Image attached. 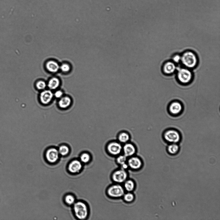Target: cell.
<instances>
[{
  "label": "cell",
  "mask_w": 220,
  "mask_h": 220,
  "mask_svg": "<svg viewBox=\"0 0 220 220\" xmlns=\"http://www.w3.org/2000/svg\"><path fill=\"white\" fill-rule=\"evenodd\" d=\"M46 66L50 72L54 73L57 72L60 68L58 63L53 61H48L46 65Z\"/></svg>",
  "instance_id": "cell-17"
},
{
  "label": "cell",
  "mask_w": 220,
  "mask_h": 220,
  "mask_svg": "<svg viewBox=\"0 0 220 220\" xmlns=\"http://www.w3.org/2000/svg\"><path fill=\"white\" fill-rule=\"evenodd\" d=\"M122 145L116 140H112L107 143L106 150L112 155H119L122 151Z\"/></svg>",
  "instance_id": "cell-6"
},
{
  "label": "cell",
  "mask_w": 220,
  "mask_h": 220,
  "mask_svg": "<svg viewBox=\"0 0 220 220\" xmlns=\"http://www.w3.org/2000/svg\"><path fill=\"white\" fill-rule=\"evenodd\" d=\"M128 165L130 168L134 170H137L142 165V161L138 157H131L128 161Z\"/></svg>",
  "instance_id": "cell-14"
},
{
  "label": "cell",
  "mask_w": 220,
  "mask_h": 220,
  "mask_svg": "<svg viewBox=\"0 0 220 220\" xmlns=\"http://www.w3.org/2000/svg\"><path fill=\"white\" fill-rule=\"evenodd\" d=\"M71 101L69 97L65 96L61 98L58 102L59 105L61 108H66L69 106Z\"/></svg>",
  "instance_id": "cell-18"
},
{
  "label": "cell",
  "mask_w": 220,
  "mask_h": 220,
  "mask_svg": "<svg viewBox=\"0 0 220 220\" xmlns=\"http://www.w3.org/2000/svg\"><path fill=\"white\" fill-rule=\"evenodd\" d=\"M59 153L58 150L52 148L48 150L46 153V157L48 161L53 163L57 162L58 159Z\"/></svg>",
  "instance_id": "cell-12"
},
{
  "label": "cell",
  "mask_w": 220,
  "mask_h": 220,
  "mask_svg": "<svg viewBox=\"0 0 220 220\" xmlns=\"http://www.w3.org/2000/svg\"><path fill=\"white\" fill-rule=\"evenodd\" d=\"M91 159V156L88 153H84L80 156L81 162L84 163H88Z\"/></svg>",
  "instance_id": "cell-22"
},
{
  "label": "cell",
  "mask_w": 220,
  "mask_h": 220,
  "mask_svg": "<svg viewBox=\"0 0 220 220\" xmlns=\"http://www.w3.org/2000/svg\"><path fill=\"white\" fill-rule=\"evenodd\" d=\"M65 201L66 203L71 205L74 204L75 202V197L72 195H68L65 198Z\"/></svg>",
  "instance_id": "cell-24"
},
{
  "label": "cell",
  "mask_w": 220,
  "mask_h": 220,
  "mask_svg": "<svg viewBox=\"0 0 220 220\" xmlns=\"http://www.w3.org/2000/svg\"><path fill=\"white\" fill-rule=\"evenodd\" d=\"M181 61L185 68L191 69L196 67L198 63L197 55L191 51H187L181 55Z\"/></svg>",
  "instance_id": "cell-1"
},
{
  "label": "cell",
  "mask_w": 220,
  "mask_h": 220,
  "mask_svg": "<svg viewBox=\"0 0 220 220\" xmlns=\"http://www.w3.org/2000/svg\"><path fill=\"white\" fill-rule=\"evenodd\" d=\"M54 95L56 98H62L63 95V93L62 91L58 90L55 92Z\"/></svg>",
  "instance_id": "cell-29"
},
{
  "label": "cell",
  "mask_w": 220,
  "mask_h": 220,
  "mask_svg": "<svg viewBox=\"0 0 220 220\" xmlns=\"http://www.w3.org/2000/svg\"><path fill=\"white\" fill-rule=\"evenodd\" d=\"M184 110V106L182 102L178 100L172 101L168 106V113L172 116L176 117L181 115Z\"/></svg>",
  "instance_id": "cell-5"
},
{
  "label": "cell",
  "mask_w": 220,
  "mask_h": 220,
  "mask_svg": "<svg viewBox=\"0 0 220 220\" xmlns=\"http://www.w3.org/2000/svg\"><path fill=\"white\" fill-rule=\"evenodd\" d=\"M127 160V157L124 155H119L116 159L117 163L121 165L126 163Z\"/></svg>",
  "instance_id": "cell-25"
},
{
  "label": "cell",
  "mask_w": 220,
  "mask_h": 220,
  "mask_svg": "<svg viewBox=\"0 0 220 220\" xmlns=\"http://www.w3.org/2000/svg\"><path fill=\"white\" fill-rule=\"evenodd\" d=\"M180 148L178 144L172 143L169 144L167 147V150L169 154L174 155H176L179 152Z\"/></svg>",
  "instance_id": "cell-16"
},
{
  "label": "cell",
  "mask_w": 220,
  "mask_h": 220,
  "mask_svg": "<svg viewBox=\"0 0 220 220\" xmlns=\"http://www.w3.org/2000/svg\"><path fill=\"white\" fill-rule=\"evenodd\" d=\"M60 84L59 80L57 78H53L49 81L48 86L50 89L55 90L58 88Z\"/></svg>",
  "instance_id": "cell-19"
},
{
  "label": "cell",
  "mask_w": 220,
  "mask_h": 220,
  "mask_svg": "<svg viewBox=\"0 0 220 220\" xmlns=\"http://www.w3.org/2000/svg\"><path fill=\"white\" fill-rule=\"evenodd\" d=\"M124 182V189L128 192H131L134 190L135 185L134 181L126 180Z\"/></svg>",
  "instance_id": "cell-20"
},
{
  "label": "cell",
  "mask_w": 220,
  "mask_h": 220,
  "mask_svg": "<svg viewBox=\"0 0 220 220\" xmlns=\"http://www.w3.org/2000/svg\"><path fill=\"white\" fill-rule=\"evenodd\" d=\"M127 172L122 169L114 172L112 176L114 181L119 184L124 182L127 180Z\"/></svg>",
  "instance_id": "cell-8"
},
{
  "label": "cell",
  "mask_w": 220,
  "mask_h": 220,
  "mask_svg": "<svg viewBox=\"0 0 220 220\" xmlns=\"http://www.w3.org/2000/svg\"><path fill=\"white\" fill-rule=\"evenodd\" d=\"M131 136L130 133L126 131L119 132L117 135L116 140L122 145L130 141Z\"/></svg>",
  "instance_id": "cell-11"
},
{
  "label": "cell",
  "mask_w": 220,
  "mask_h": 220,
  "mask_svg": "<svg viewBox=\"0 0 220 220\" xmlns=\"http://www.w3.org/2000/svg\"><path fill=\"white\" fill-rule=\"evenodd\" d=\"M60 68L64 72H68L70 69V66L68 64H64L61 65Z\"/></svg>",
  "instance_id": "cell-27"
},
{
  "label": "cell",
  "mask_w": 220,
  "mask_h": 220,
  "mask_svg": "<svg viewBox=\"0 0 220 220\" xmlns=\"http://www.w3.org/2000/svg\"><path fill=\"white\" fill-rule=\"evenodd\" d=\"M74 210L76 216L79 219H84L88 216V208L84 202H79L75 203Z\"/></svg>",
  "instance_id": "cell-4"
},
{
  "label": "cell",
  "mask_w": 220,
  "mask_h": 220,
  "mask_svg": "<svg viewBox=\"0 0 220 220\" xmlns=\"http://www.w3.org/2000/svg\"><path fill=\"white\" fill-rule=\"evenodd\" d=\"M123 196L124 200L128 202H132L135 198L134 194L130 192L125 194Z\"/></svg>",
  "instance_id": "cell-23"
},
{
  "label": "cell",
  "mask_w": 220,
  "mask_h": 220,
  "mask_svg": "<svg viewBox=\"0 0 220 220\" xmlns=\"http://www.w3.org/2000/svg\"><path fill=\"white\" fill-rule=\"evenodd\" d=\"M162 138L168 144H178L182 140V135L178 130L170 128L165 130L163 133Z\"/></svg>",
  "instance_id": "cell-2"
},
{
  "label": "cell",
  "mask_w": 220,
  "mask_h": 220,
  "mask_svg": "<svg viewBox=\"0 0 220 220\" xmlns=\"http://www.w3.org/2000/svg\"><path fill=\"white\" fill-rule=\"evenodd\" d=\"M46 86V84L45 82L42 81H38L36 84L37 88L40 90L44 89Z\"/></svg>",
  "instance_id": "cell-26"
},
{
  "label": "cell",
  "mask_w": 220,
  "mask_h": 220,
  "mask_svg": "<svg viewBox=\"0 0 220 220\" xmlns=\"http://www.w3.org/2000/svg\"><path fill=\"white\" fill-rule=\"evenodd\" d=\"M177 69L176 64L173 61H168L163 65L162 69L164 74L169 75L175 72Z\"/></svg>",
  "instance_id": "cell-10"
},
{
  "label": "cell",
  "mask_w": 220,
  "mask_h": 220,
  "mask_svg": "<svg viewBox=\"0 0 220 220\" xmlns=\"http://www.w3.org/2000/svg\"><path fill=\"white\" fill-rule=\"evenodd\" d=\"M82 167L81 162L78 160H74L69 165L68 169L70 172L76 173L79 172Z\"/></svg>",
  "instance_id": "cell-15"
},
{
  "label": "cell",
  "mask_w": 220,
  "mask_h": 220,
  "mask_svg": "<svg viewBox=\"0 0 220 220\" xmlns=\"http://www.w3.org/2000/svg\"><path fill=\"white\" fill-rule=\"evenodd\" d=\"M136 150L135 145L131 141L123 145L122 151L123 152L124 155L127 157L134 155Z\"/></svg>",
  "instance_id": "cell-9"
},
{
  "label": "cell",
  "mask_w": 220,
  "mask_h": 220,
  "mask_svg": "<svg viewBox=\"0 0 220 220\" xmlns=\"http://www.w3.org/2000/svg\"><path fill=\"white\" fill-rule=\"evenodd\" d=\"M109 196L114 198H119L123 196L125 189L122 186L117 184L109 188L107 191Z\"/></svg>",
  "instance_id": "cell-7"
},
{
  "label": "cell",
  "mask_w": 220,
  "mask_h": 220,
  "mask_svg": "<svg viewBox=\"0 0 220 220\" xmlns=\"http://www.w3.org/2000/svg\"><path fill=\"white\" fill-rule=\"evenodd\" d=\"M53 96L54 94L52 91L49 90H45L40 94V101L42 104H48L52 101Z\"/></svg>",
  "instance_id": "cell-13"
},
{
  "label": "cell",
  "mask_w": 220,
  "mask_h": 220,
  "mask_svg": "<svg viewBox=\"0 0 220 220\" xmlns=\"http://www.w3.org/2000/svg\"><path fill=\"white\" fill-rule=\"evenodd\" d=\"M181 55L178 54L175 55L172 57V61L175 64L179 63L181 61Z\"/></svg>",
  "instance_id": "cell-28"
},
{
  "label": "cell",
  "mask_w": 220,
  "mask_h": 220,
  "mask_svg": "<svg viewBox=\"0 0 220 220\" xmlns=\"http://www.w3.org/2000/svg\"><path fill=\"white\" fill-rule=\"evenodd\" d=\"M121 166V169H122L124 170H125L128 168V167H129L128 165V164L126 163L124 164H123Z\"/></svg>",
  "instance_id": "cell-30"
},
{
  "label": "cell",
  "mask_w": 220,
  "mask_h": 220,
  "mask_svg": "<svg viewBox=\"0 0 220 220\" xmlns=\"http://www.w3.org/2000/svg\"><path fill=\"white\" fill-rule=\"evenodd\" d=\"M58 151L59 154L62 156H65L68 154L69 152V149L68 146L65 145H62L59 148Z\"/></svg>",
  "instance_id": "cell-21"
},
{
  "label": "cell",
  "mask_w": 220,
  "mask_h": 220,
  "mask_svg": "<svg viewBox=\"0 0 220 220\" xmlns=\"http://www.w3.org/2000/svg\"><path fill=\"white\" fill-rule=\"evenodd\" d=\"M193 78L192 73L190 69L184 68L178 70L177 78L180 84L185 85H188L191 82Z\"/></svg>",
  "instance_id": "cell-3"
}]
</instances>
